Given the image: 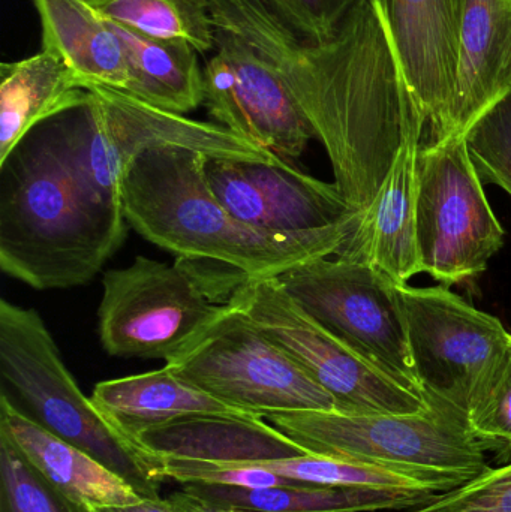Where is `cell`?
<instances>
[{
	"label": "cell",
	"instance_id": "13",
	"mask_svg": "<svg viewBox=\"0 0 511 512\" xmlns=\"http://www.w3.org/2000/svg\"><path fill=\"white\" fill-rule=\"evenodd\" d=\"M215 53L204 65V107L258 149L294 164L315 132L278 72L243 36L215 26Z\"/></svg>",
	"mask_w": 511,
	"mask_h": 512
},
{
	"label": "cell",
	"instance_id": "22",
	"mask_svg": "<svg viewBox=\"0 0 511 512\" xmlns=\"http://www.w3.org/2000/svg\"><path fill=\"white\" fill-rule=\"evenodd\" d=\"M90 399L132 442L138 433L180 418L246 415L183 381L167 366L153 372L99 382Z\"/></svg>",
	"mask_w": 511,
	"mask_h": 512
},
{
	"label": "cell",
	"instance_id": "6",
	"mask_svg": "<svg viewBox=\"0 0 511 512\" xmlns=\"http://www.w3.org/2000/svg\"><path fill=\"white\" fill-rule=\"evenodd\" d=\"M0 375L39 426L98 460L141 498H159L162 478L152 460L81 393L41 315L6 300L0 301Z\"/></svg>",
	"mask_w": 511,
	"mask_h": 512
},
{
	"label": "cell",
	"instance_id": "23",
	"mask_svg": "<svg viewBox=\"0 0 511 512\" xmlns=\"http://www.w3.org/2000/svg\"><path fill=\"white\" fill-rule=\"evenodd\" d=\"M183 490L213 504L254 512L405 511L419 507L438 495L426 490L327 487L314 484L269 489L185 484Z\"/></svg>",
	"mask_w": 511,
	"mask_h": 512
},
{
	"label": "cell",
	"instance_id": "7",
	"mask_svg": "<svg viewBox=\"0 0 511 512\" xmlns=\"http://www.w3.org/2000/svg\"><path fill=\"white\" fill-rule=\"evenodd\" d=\"M86 104L54 117L57 134L75 176L95 203L123 213L119 188L140 153L179 147L207 158L279 162L218 123L198 122L140 101L113 87L86 84Z\"/></svg>",
	"mask_w": 511,
	"mask_h": 512
},
{
	"label": "cell",
	"instance_id": "33",
	"mask_svg": "<svg viewBox=\"0 0 511 512\" xmlns=\"http://www.w3.org/2000/svg\"><path fill=\"white\" fill-rule=\"evenodd\" d=\"M171 501L177 505L183 512H254L240 510V508L225 507V505L213 504V502L204 501L197 496L189 495L188 492L173 493L170 496Z\"/></svg>",
	"mask_w": 511,
	"mask_h": 512
},
{
	"label": "cell",
	"instance_id": "19",
	"mask_svg": "<svg viewBox=\"0 0 511 512\" xmlns=\"http://www.w3.org/2000/svg\"><path fill=\"white\" fill-rule=\"evenodd\" d=\"M0 432L33 468L81 507H116L144 499L98 460L39 426L5 393L0 396Z\"/></svg>",
	"mask_w": 511,
	"mask_h": 512
},
{
	"label": "cell",
	"instance_id": "2",
	"mask_svg": "<svg viewBox=\"0 0 511 512\" xmlns=\"http://www.w3.org/2000/svg\"><path fill=\"white\" fill-rule=\"evenodd\" d=\"M0 268L32 288L86 285L126 239L123 213L92 200L53 119L0 162Z\"/></svg>",
	"mask_w": 511,
	"mask_h": 512
},
{
	"label": "cell",
	"instance_id": "8",
	"mask_svg": "<svg viewBox=\"0 0 511 512\" xmlns=\"http://www.w3.org/2000/svg\"><path fill=\"white\" fill-rule=\"evenodd\" d=\"M165 366L242 414L266 418L282 412L338 411L336 400L261 333L233 300Z\"/></svg>",
	"mask_w": 511,
	"mask_h": 512
},
{
	"label": "cell",
	"instance_id": "29",
	"mask_svg": "<svg viewBox=\"0 0 511 512\" xmlns=\"http://www.w3.org/2000/svg\"><path fill=\"white\" fill-rule=\"evenodd\" d=\"M468 427L486 447L511 448V339L471 406Z\"/></svg>",
	"mask_w": 511,
	"mask_h": 512
},
{
	"label": "cell",
	"instance_id": "16",
	"mask_svg": "<svg viewBox=\"0 0 511 512\" xmlns=\"http://www.w3.org/2000/svg\"><path fill=\"white\" fill-rule=\"evenodd\" d=\"M422 137L413 135L402 144L377 197L357 215L336 254L371 265L398 285L423 273L417 242V156Z\"/></svg>",
	"mask_w": 511,
	"mask_h": 512
},
{
	"label": "cell",
	"instance_id": "30",
	"mask_svg": "<svg viewBox=\"0 0 511 512\" xmlns=\"http://www.w3.org/2000/svg\"><path fill=\"white\" fill-rule=\"evenodd\" d=\"M402 512H511V462Z\"/></svg>",
	"mask_w": 511,
	"mask_h": 512
},
{
	"label": "cell",
	"instance_id": "20",
	"mask_svg": "<svg viewBox=\"0 0 511 512\" xmlns=\"http://www.w3.org/2000/svg\"><path fill=\"white\" fill-rule=\"evenodd\" d=\"M89 90L50 51L0 65V162L36 126L86 104Z\"/></svg>",
	"mask_w": 511,
	"mask_h": 512
},
{
	"label": "cell",
	"instance_id": "26",
	"mask_svg": "<svg viewBox=\"0 0 511 512\" xmlns=\"http://www.w3.org/2000/svg\"><path fill=\"white\" fill-rule=\"evenodd\" d=\"M0 512H87L57 490L0 432Z\"/></svg>",
	"mask_w": 511,
	"mask_h": 512
},
{
	"label": "cell",
	"instance_id": "32",
	"mask_svg": "<svg viewBox=\"0 0 511 512\" xmlns=\"http://www.w3.org/2000/svg\"><path fill=\"white\" fill-rule=\"evenodd\" d=\"M87 512H183L168 499H141L134 504L116 505V507L87 508Z\"/></svg>",
	"mask_w": 511,
	"mask_h": 512
},
{
	"label": "cell",
	"instance_id": "12",
	"mask_svg": "<svg viewBox=\"0 0 511 512\" xmlns=\"http://www.w3.org/2000/svg\"><path fill=\"white\" fill-rule=\"evenodd\" d=\"M411 358L431 406L468 423V414L511 339L500 319L450 292L449 286H401Z\"/></svg>",
	"mask_w": 511,
	"mask_h": 512
},
{
	"label": "cell",
	"instance_id": "3",
	"mask_svg": "<svg viewBox=\"0 0 511 512\" xmlns=\"http://www.w3.org/2000/svg\"><path fill=\"white\" fill-rule=\"evenodd\" d=\"M203 153L155 147L140 153L120 182L128 225L176 258L207 259L251 279L279 277L312 259L336 255L356 221L303 234H279L234 218L206 177Z\"/></svg>",
	"mask_w": 511,
	"mask_h": 512
},
{
	"label": "cell",
	"instance_id": "10",
	"mask_svg": "<svg viewBox=\"0 0 511 512\" xmlns=\"http://www.w3.org/2000/svg\"><path fill=\"white\" fill-rule=\"evenodd\" d=\"M467 137L420 146L417 156V242L423 273L441 285L473 279L504 245Z\"/></svg>",
	"mask_w": 511,
	"mask_h": 512
},
{
	"label": "cell",
	"instance_id": "11",
	"mask_svg": "<svg viewBox=\"0 0 511 512\" xmlns=\"http://www.w3.org/2000/svg\"><path fill=\"white\" fill-rule=\"evenodd\" d=\"M233 303L336 400L339 412L410 415L432 408L318 324L278 277L246 280Z\"/></svg>",
	"mask_w": 511,
	"mask_h": 512
},
{
	"label": "cell",
	"instance_id": "9",
	"mask_svg": "<svg viewBox=\"0 0 511 512\" xmlns=\"http://www.w3.org/2000/svg\"><path fill=\"white\" fill-rule=\"evenodd\" d=\"M278 280L318 324L423 397L411 358L402 285L371 265L339 256L312 259L285 271Z\"/></svg>",
	"mask_w": 511,
	"mask_h": 512
},
{
	"label": "cell",
	"instance_id": "5",
	"mask_svg": "<svg viewBox=\"0 0 511 512\" xmlns=\"http://www.w3.org/2000/svg\"><path fill=\"white\" fill-rule=\"evenodd\" d=\"M309 454L401 475L449 492L489 468L486 445L467 420L432 406L423 414L282 412L266 417Z\"/></svg>",
	"mask_w": 511,
	"mask_h": 512
},
{
	"label": "cell",
	"instance_id": "25",
	"mask_svg": "<svg viewBox=\"0 0 511 512\" xmlns=\"http://www.w3.org/2000/svg\"><path fill=\"white\" fill-rule=\"evenodd\" d=\"M107 20L152 38L191 44L200 54L215 48L210 0H90Z\"/></svg>",
	"mask_w": 511,
	"mask_h": 512
},
{
	"label": "cell",
	"instance_id": "28",
	"mask_svg": "<svg viewBox=\"0 0 511 512\" xmlns=\"http://www.w3.org/2000/svg\"><path fill=\"white\" fill-rule=\"evenodd\" d=\"M465 137L482 182L500 186L511 197V93L486 111Z\"/></svg>",
	"mask_w": 511,
	"mask_h": 512
},
{
	"label": "cell",
	"instance_id": "27",
	"mask_svg": "<svg viewBox=\"0 0 511 512\" xmlns=\"http://www.w3.org/2000/svg\"><path fill=\"white\" fill-rule=\"evenodd\" d=\"M267 471L299 483L327 487H371V489L390 490H432L426 489L416 481L401 475L359 465V463L342 462L327 457L305 454L291 459L272 460V462L251 463ZM434 493V492H432ZM440 495V493H438Z\"/></svg>",
	"mask_w": 511,
	"mask_h": 512
},
{
	"label": "cell",
	"instance_id": "14",
	"mask_svg": "<svg viewBox=\"0 0 511 512\" xmlns=\"http://www.w3.org/2000/svg\"><path fill=\"white\" fill-rule=\"evenodd\" d=\"M206 177L234 218L270 233H312L357 218L335 183L302 173L291 162L207 158Z\"/></svg>",
	"mask_w": 511,
	"mask_h": 512
},
{
	"label": "cell",
	"instance_id": "21",
	"mask_svg": "<svg viewBox=\"0 0 511 512\" xmlns=\"http://www.w3.org/2000/svg\"><path fill=\"white\" fill-rule=\"evenodd\" d=\"M41 24L42 50L62 59L86 84L129 86L125 48L110 21L90 0H32Z\"/></svg>",
	"mask_w": 511,
	"mask_h": 512
},
{
	"label": "cell",
	"instance_id": "17",
	"mask_svg": "<svg viewBox=\"0 0 511 512\" xmlns=\"http://www.w3.org/2000/svg\"><path fill=\"white\" fill-rule=\"evenodd\" d=\"M453 18L458 71L450 137L467 134L511 93V0H453Z\"/></svg>",
	"mask_w": 511,
	"mask_h": 512
},
{
	"label": "cell",
	"instance_id": "4",
	"mask_svg": "<svg viewBox=\"0 0 511 512\" xmlns=\"http://www.w3.org/2000/svg\"><path fill=\"white\" fill-rule=\"evenodd\" d=\"M251 277L207 259L173 264L137 256L102 279L98 334L113 357L176 360L225 310Z\"/></svg>",
	"mask_w": 511,
	"mask_h": 512
},
{
	"label": "cell",
	"instance_id": "18",
	"mask_svg": "<svg viewBox=\"0 0 511 512\" xmlns=\"http://www.w3.org/2000/svg\"><path fill=\"white\" fill-rule=\"evenodd\" d=\"M134 444L153 466L158 459L260 463L309 454L281 430L254 415L180 418L138 433Z\"/></svg>",
	"mask_w": 511,
	"mask_h": 512
},
{
	"label": "cell",
	"instance_id": "1",
	"mask_svg": "<svg viewBox=\"0 0 511 512\" xmlns=\"http://www.w3.org/2000/svg\"><path fill=\"white\" fill-rule=\"evenodd\" d=\"M213 23L251 42L287 84L329 155L335 185L362 215L425 116L375 0H359L332 38L290 29L266 0H210Z\"/></svg>",
	"mask_w": 511,
	"mask_h": 512
},
{
	"label": "cell",
	"instance_id": "15",
	"mask_svg": "<svg viewBox=\"0 0 511 512\" xmlns=\"http://www.w3.org/2000/svg\"><path fill=\"white\" fill-rule=\"evenodd\" d=\"M431 141L450 137L458 42L453 0H375Z\"/></svg>",
	"mask_w": 511,
	"mask_h": 512
},
{
	"label": "cell",
	"instance_id": "31",
	"mask_svg": "<svg viewBox=\"0 0 511 512\" xmlns=\"http://www.w3.org/2000/svg\"><path fill=\"white\" fill-rule=\"evenodd\" d=\"M293 32L308 41L332 38L359 0H266Z\"/></svg>",
	"mask_w": 511,
	"mask_h": 512
},
{
	"label": "cell",
	"instance_id": "24",
	"mask_svg": "<svg viewBox=\"0 0 511 512\" xmlns=\"http://www.w3.org/2000/svg\"><path fill=\"white\" fill-rule=\"evenodd\" d=\"M110 21V20H108ZM128 60L126 93L153 107L185 114L204 102V71L198 51L185 41L152 38L113 23Z\"/></svg>",
	"mask_w": 511,
	"mask_h": 512
}]
</instances>
